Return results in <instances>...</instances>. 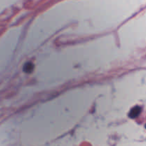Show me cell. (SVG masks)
Returning a JSON list of instances; mask_svg holds the SVG:
<instances>
[{"label": "cell", "mask_w": 146, "mask_h": 146, "mask_svg": "<svg viewBox=\"0 0 146 146\" xmlns=\"http://www.w3.org/2000/svg\"><path fill=\"white\" fill-rule=\"evenodd\" d=\"M141 112V108L140 106H135L131 109L129 113V117L131 118H135L140 115Z\"/></svg>", "instance_id": "obj_1"}, {"label": "cell", "mask_w": 146, "mask_h": 146, "mask_svg": "<svg viewBox=\"0 0 146 146\" xmlns=\"http://www.w3.org/2000/svg\"><path fill=\"white\" fill-rule=\"evenodd\" d=\"M34 65L31 63H27L24 66V72L27 73V74H30L34 70Z\"/></svg>", "instance_id": "obj_2"}]
</instances>
